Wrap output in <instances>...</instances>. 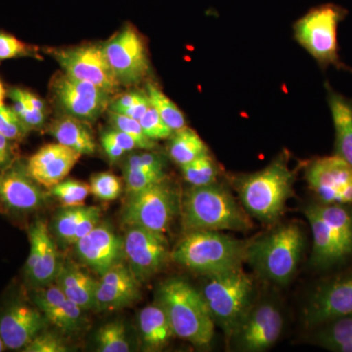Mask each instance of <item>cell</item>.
<instances>
[{"label": "cell", "mask_w": 352, "mask_h": 352, "mask_svg": "<svg viewBox=\"0 0 352 352\" xmlns=\"http://www.w3.org/2000/svg\"><path fill=\"white\" fill-rule=\"evenodd\" d=\"M107 133L126 152L133 151V150L136 149L142 150V147H141L138 141L131 138V135H129V134L124 133V132L111 129L107 131Z\"/></svg>", "instance_id": "46"}, {"label": "cell", "mask_w": 352, "mask_h": 352, "mask_svg": "<svg viewBox=\"0 0 352 352\" xmlns=\"http://www.w3.org/2000/svg\"><path fill=\"white\" fill-rule=\"evenodd\" d=\"M295 173L289 166V156L281 153L263 170L238 180L236 189L245 212L261 221L271 223L279 219L293 195Z\"/></svg>", "instance_id": "3"}, {"label": "cell", "mask_w": 352, "mask_h": 352, "mask_svg": "<svg viewBox=\"0 0 352 352\" xmlns=\"http://www.w3.org/2000/svg\"><path fill=\"white\" fill-rule=\"evenodd\" d=\"M51 94L64 115L85 122H94L110 106L111 94L94 83L58 74L50 85Z\"/></svg>", "instance_id": "10"}, {"label": "cell", "mask_w": 352, "mask_h": 352, "mask_svg": "<svg viewBox=\"0 0 352 352\" xmlns=\"http://www.w3.org/2000/svg\"><path fill=\"white\" fill-rule=\"evenodd\" d=\"M245 208L223 187L214 184L192 186L180 201L185 232L245 231L252 224Z\"/></svg>", "instance_id": "2"}, {"label": "cell", "mask_w": 352, "mask_h": 352, "mask_svg": "<svg viewBox=\"0 0 352 352\" xmlns=\"http://www.w3.org/2000/svg\"><path fill=\"white\" fill-rule=\"evenodd\" d=\"M138 325L146 351H161L175 337L168 314L157 302L147 305L141 310L138 316Z\"/></svg>", "instance_id": "25"}, {"label": "cell", "mask_w": 352, "mask_h": 352, "mask_svg": "<svg viewBox=\"0 0 352 352\" xmlns=\"http://www.w3.org/2000/svg\"><path fill=\"white\" fill-rule=\"evenodd\" d=\"M95 342H96L97 351H131L126 325L122 321H113L102 326L97 331Z\"/></svg>", "instance_id": "31"}, {"label": "cell", "mask_w": 352, "mask_h": 352, "mask_svg": "<svg viewBox=\"0 0 352 352\" xmlns=\"http://www.w3.org/2000/svg\"><path fill=\"white\" fill-rule=\"evenodd\" d=\"M140 282L129 265L120 263L113 266L97 282L96 307L99 311L126 307L140 298Z\"/></svg>", "instance_id": "21"}, {"label": "cell", "mask_w": 352, "mask_h": 352, "mask_svg": "<svg viewBox=\"0 0 352 352\" xmlns=\"http://www.w3.org/2000/svg\"><path fill=\"white\" fill-rule=\"evenodd\" d=\"M102 45L120 85L131 87L144 80L149 72V60L144 41L134 27L124 25Z\"/></svg>", "instance_id": "11"}, {"label": "cell", "mask_w": 352, "mask_h": 352, "mask_svg": "<svg viewBox=\"0 0 352 352\" xmlns=\"http://www.w3.org/2000/svg\"><path fill=\"white\" fill-rule=\"evenodd\" d=\"M11 142L12 141L0 134V170L12 163L13 148Z\"/></svg>", "instance_id": "48"}, {"label": "cell", "mask_w": 352, "mask_h": 352, "mask_svg": "<svg viewBox=\"0 0 352 352\" xmlns=\"http://www.w3.org/2000/svg\"><path fill=\"white\" fill-rule=\"evenodd\" d=\"M127 193L133 194L163 182L166 173L162 170H124Z\"/></svg>", "instance_id": "38"}, {"label": "cell", "mask_w": 352, "mask_h": 352, "mask_svg": "<svg viewBox=\"0 0 352 352\" xmlns=\"http://www.w3.org/2000/svg\"><path fill=\"white\" fill-rule=\"evenodd\" d=\"M329 108L335 127V155L352 168V100L326 85Z\"/></svg>", "instance_id": "23"}, {"label": "cell", "mask_w": 352, "mask_h": 352, "mask_svg": "<svg viewBox=\"0 0 352 352\" xmlns=\"http://www.w3.org/2000/svg\"><path fill=\"white\" fill-rule=\"evenodd\" d=\"M55 282L65 296L83 310L96 307L97 282L88 273L72 263L60 265Z\"/></svg>", "instance_id": "24"}, {"label": "cell", "mask_w": 352, "mask_h": 352, "mask_svg": "<svg viewBox=\"0 0 352 352\" xmlns=\"http://www.w3.org/2000/svg\"><path fill=\"white\" fill-rule=\"evenodd\" d=\"M6 91L2 82H0V106L3 105L4 98H6Z\"/></svg>", "instance_id": "51"}, {"label": "cell", "mask_w": 352, "mask_h": 352, "mask_svg": "<svg viewBox=\"0 0 352 352\" xmlns=\"http://www.w3.org/2000/svg\"><path fill=\"white\" fill-rule=\"evenodd\" d=\"M52 55L64 73L72 78L94 83L111 94L119 89L120 85L108 63L102 44H83L53 50Z\"/></svg>", "instance_id": "13"}, {"label": "cell", "mask_w": 352, "mask_h": 352, "mask_svg": "<svg viewBox=\"0 0 352 352\" xmlns=\"http://www.w3.org/2000/svg\"><path fill=\"white\" fill-rule=\"evenodd\" d=\"M89 186L96 198L105 201L117 200L122 191V182L112 173H99L92 175Z\"/></svg>", "instance_id": "36"}, {"label": "cell", "mask_w": 352, "mask_h": 352, "mask_svg": "<svg viewBox=\"0 0 352 352\" xmlns=\"http://www.w3.org/2000/svg\"><path fill=\"white\" fill-rule=\"evenodd\" d=\"M6 346L4 344L3 340H2L1 337H0V352L6 351Z\"/></svg>", "instance_id": "52"}, {"label": "cell", "mask_w": 352, "mask_h": 352, "mask_svg": "<svg viewBox=\"0 0 352 352\" xmlns=\"http://www.w3.org/2000/svg\"><path fill=\"white\" fill-rule=\"evenodd\" d=\"M168 144V155L170 159L179 166L191 163L203 155L208 154V149L195 131L185 127L170 136Z\"/></svg>", "instance_id": "28"}, {"label": "cell", "mask_w": 352, "mask_h": 352, "mask_svg": "<svg viewBox=\"0 0 352 352\" xmlns=\"http://www.w3.org/2000/svg\"><path fill=\"white\" fill-rule=\"evenodd\" d=\"M352 314V271L324 282L310 296L305 309L309 327Z\"/></svg>", "instance_id": "17"}, {"label": "cell", "mask_w": 352, "mask_h": 352, "mask_svg": "<svg viewBox=\"0 0 352 352\" xmlns=\"http://www.w3.org/2000/svg\"><path fill=\"white\" fill-rule=\"evenodd\" d=\"M157 302L163 307L176 337L198 347L210 346L215 324L200 291L180 277L160 285Z\"/></svg>", "instance_id": "1"}, {"label": "cell", "mask_w": 352, "mask_h": 352, "mask_svg": "<svg viewBox=\"0 0 352 352\" xmlns=\"http://www.w3.org/2000/svg\"><path fill=\"white\" fill-rule=\"evenodd\" d=\"M204 277L201 295L215 325L230 338L252 307L254 281L242 267Z\"/></svg>", "instance_id": "7"}, {"label": "cell", "mask_w": 352, "mask_h": 352, "mask_svg": "<svg viewBox=\"0 0 352 352\" xmlns=\"http://www.w3.org/2000/svg\"><path fill=\"white\" fill-rule=\"evenodd\" d=\"M316 340L324 349L336 352H352V314L319 326Z\"/></svg>", "instance_id": "29"}, {"label": "cell", "mask_w": 352, "mask_h": 352, "mask_svg": "<svg viewBox=\"0 0 352 352\" xmlns=\"http://www.w3.org/2000/svg\"><path fill=\"white\" fill-rule=\"evenodd\" d=\"M139 122H140L146 136L152 140H163V139L170 138L173 134V132L168 129V126L160 117L156 109L153 107L152 104Z\"/></svg>", "instance_id": "40"}, {"label": "cell", "mask_w": 352, "mask_h": 352, "mask_svg": "<svg viewBox=\"0 0 352 352\" xmlns=\"http://www.w3.org/2000/svg\"><path fill=\"white\" fill-rule=\"evenodd\" d=\"M178 212H180L179 199L164 179L148 188L129 194L122 212V223L129 228L143 227L164 234Z\"/></svg>", "instance_id": "9"}, {"label": "cell", "mask_w": 352, "mask_h": 352, "mask_svg": "<svg viewBox=\"0 0 352 352\" xmlns=\"http://www.w3.org/2000/svg\"><path fill=\"white\" fill-rule=\"evenodd\" d=\"M346 15L344 7L323 4L308 11L294 25L296 41L322 68L333 66L352 71L340 61L338 43V28Z\"/></svg>", "instance_id": "8"}, {"label": "cell", "mask_w": 352, "mask_h": 352, "mask_svg": "<svg viewBox=\"0 0 352 352\" xmlns=\"http://www.w3.org/2000/svg\"><path fill=\"white\" fill-rule=\"evenodd\" d=\"M308 187L326 205L352 207V168L342 157H317L305 168Z\"/></svg>", "instance_id": "12"}, {"label": "cell", "mask_w": 352, "mask_h": 352, "mask_svg": "<svg viewBox=\"0 0 352 352\" xmlns=\"http://www.w3.org/2000/svg\"><path fill=\"white\" fill-rule=\"evenodd\" d=\"M109 120L112 129L131 135L141 145L142 150L150 151L156 147V142L146 136L139 120L132 119L122 113L112 112V111H109Z\"/></svg>", "instance_id": "35"}, {"label": "cell", "mask_w": 352, "mask_h": 352, "mask_svg": "<svg viewBox=\"0 0 352 352\" xmlns=\"http://www.w3.org/2000/svg\"><path fill=\"white\" fill-rule=\"evenodd\" d=\"M9 96L13 100V110L17 113L21 120L24 122L25 126H27L29 131L38 129L43 126L44 122H45L46 113L30 107L21 95L20 88L10 89Z\"/></svg>", "instance_id": "37"}, {"label": "cell", "mask_w": 352, "mask_h": 352, "mask_svg": "<svg viewBox=\"0 0 352 352\" xmlns=\"http://www.w3.org/2000/svg\"><path fill=\"white\" fill-rule=\"evenodd\" d=\"M180 168L183 177L192 186H207L217 183L219 168L208 153Z\"/></svg>", "instance_id": "32"}, {"label": "cell", "mask_w": 352, "mask_h": 352, "mask_svg": "<svg viewBox=\"0 0 352 352\" xmlns=\"http://www.w3.org/2000/svg\"><path fill=\"white\" fill-rule=\"evenodd\" d=\"M82 156L60 143H51L32 155L25 166L39 185L50 189L66 178Z\"/></svg>", "instance_id": "20"}, {"label": "cell", "mask_w": 352, "mask_h": 352, "mask_svg": "<svg viewBox=\"0 0 352 352\" xmlns=\"http://www.w3.org/2000/svg\"><path fill=\"white\" fill-rule=\"evenodd\" d=\"M248 244L220 231H194L175 245L170 258L204 276L217 274L242 267Z\"/></svg>", "instance_id": "5"}, {"label": "cell", "mask_w": 352, "mask_h": 352, "mask_svg": "<svg viewBox=\"0 0 352 352\" xmlns=\"http://www.w3.org/2000/svg\"><path fill=\"white\" fill-rule=\"evenodd\" d=\"M46 200L47 196L25 164L15 162L0 170V205L7 212L30 214L43 208Z\"/></svg>", "instance_id": "16"}, {"label": "cell", "mask_w": 352, "mask_h": 352, "mask_svg": "<svg viewBox=\"0 0 352 352\" xmlns=\"http://www.w3.org/2000/svg\"><path fill=\"white\" fill-rule=\"evenodd\" d=\"M146 94L153 107L156 109L160 117L173 133L186 127V120L180 109L159 87L149 83Z\"/></svg>", "instance_id": "30"}, {"label": "cell", "mask_w": 352, "mask_h": 352, "mask_svg": "<svg viewBox=\"0 0 352 352\" xmlns=\"http://www.w3.org/2000/svg\"><path fill=\"white\" fill-rule=\"evenodd\" d=\"M32 51L29 45L15 36L6 32H0V60L29 56L32 54Z\"/></svg>", "instance_id": "43"}, {"label": "cell", "mask_w": 352, "mask_h": 352, "mask_svg": "<svg viewBox=\"0 0 352 352\" xmlns=\"http://www.w3.org/2000/svg\"><path fill=\"white\" fill-rule=\"evenodd\" d=\"M50 324L38 307L14 300L0 310V337L6 349L23 351Z\"/></svg>", "instance_id": "18"}, {"label": "cell", "mask_w": 352, "mask_h": 352, "mask_svg": "<svg viewBox=\"0 0 352 352\" xmlns=\"http://www.w3.org/2000/svg\"><path fill=\"white\" fill-rule=\"evenodd\" d=\"M32 300L50 324L62 332H76L82 327V308L67 298L57 285L36 289Z\"/></svg>", "instance_id": "22"}, {"label": "cell", "mask_w": 352, "mask_h": 352, "mask_svg": "<svg viewBox=\"0 0 352 352\" xmlns=\"http://www.w3.org/2000/svg\"><path fill=\"white\" fill-rule=\"evenodd\" d=\"M74 245L78 258L99 276L122 263L124 256V239L108 224H98Z\"/></svg>", "instance_id": "19"}, {"label": "cell", "mask_w": 352, "mask_h": 352, "mask_svg": "<svg viewBox=\"0 0 352 352\" xmlns=\"http://www.w3.org/2000/svg\"><path fill=\"white\" fill-rule=\"evenodd\" d=\"M89 207V206H88ZM87 206L64 208L55 217L54 233L61 244L72 245L78 224L87 212Z\"/></svg>", "instance_id": "33"}, {"label": "cell", "mask_w": 352, "mask_h": 352, "mask_svg": "<svg viewBox=\"0 0 352 352\" xmlns=\"http://www.w3.org/2000/svg\"><path fill=\"white\" fill-rule=\"evenodd\" d=\"M50 132L58 143L80 154L92 155L96 151L94 136L82 120L64 115L51 124Z\"/></svg>", "instance_id": "26"}, {"label": "cell", "mask_w": 352, "mask_h": 352, "mask_svg": "<svg viewBox=\"0 0 352 352\" xmlns=\"http://www.w3.org/2000/svg\"><path fill=\"white\" fill-rule=\"evenodd\" d=\"M305 237L296 223L276 227L248 244L245 263L259 277L286 285L295 275L305 250Z\"/></svg>", "instance_id": "4"}, {"label": "cell", "mask_w": 352, "mask_h": 352, "mask_svg": "<svg viewBox=\"0 0 352 352\" xmlns=\"http://www.w3.org/2000/svg\"><path fill=\"white\" fill-rule=\"evenodd\" d=\"M68 347L61 338L50 332H41L23 349L24 352H66Z\"/></svg>", "instance_id": "41"}, {"label": "cell", "mask_w": 352, "mask_h": 352, "mask_svg": "<svg viewBox=\"0 0 352 352\" xmlns=\"http://www.w3.org/2000/svg\"><path fill=\"white\" fill-rule=\"evenodd\" d=\"M147 97V94L140 91H131L120 96L119 98L111 102L109 111L116 113H122L126 109L132 107L138 102L142 101Z\"/></svg>", "instance_id": "45"}, {"label": "cell", "mask_w": 352, "mask_h": 352, "mask_svg": "<svg viewBox=\"0 0 352 352\" xmlns=\"http://www.w3.org/2000/svg\"><path fill=\"white\" fill-rule=\"evenodd\" d=\"M312 236L310 263L328 270L352 256V207L315 203L305 210Z\"/></svg>", "instance_id": "6"}, {"label": "cell", "mask_w": 352, "mask_h": 352, "mask_svg": "<svg viewBox=\"0 0 352 352\" xmlns=\"http://www.w3.org/2000/svg\"><path fill=\"white\" fill-rule=\"evenodd\" d=\"M21 95H22L23 98L25 101V103L32 107V109H36V110L41 111V112L45 113L46 106L45 103H44L43 99L39 98L38 96H36V94H32L31 91H28V90L21 89L20 88Z\"/></svg>", "instance_id": "50"}, {"label": "cell", "mask_w": 352, "mask_h": 352, "mask_svg": "<svg viewBox=\"0 0 352 352\" xmlns=\"http://www.w3.org/2000/svg\"><path fill=\"white\" fill-rule=\"evenodd\" d=\"M29 131L13 108L0 106V134L9 140L19 141Z\"/></svg>", "instance_id": "39"}, {"label": "cell", "mask_w": 352, "mask_h": 352, "mask_svg": "<svg viewBox=\"0 0 352 352\" xmlns=\"http://www.w3.org/2000/svg\"><path fill=\"white\" fill-rule=\"evenodd\" d=\"M101 144L105 154L107 155L109 159L113 162L119 161L120 157L124 156L126 153L113 141V139L109 135L107 131L102 134Z\"/></svg>", "instance_id": "47"}, {"label": "cell", "mask_w": 352, "mask_h": 352, "mask_svg": "<svg viewBox=\"0 0 352 352\" xmlns=\"http://www.w3.org/2000/svg\"><path fill=\"white\" fill-rule=\"evenodd\" d=\"M101 219V210L99 208L94 207V206H89L88 207L87 212L82 219V221L78 224V228L74 236L72 245L75 244L78 240L87 236L88 233L91 232L92 230L100 223Z\"/></svg>", "instance_id": "44"}, {"label": "cell", "mask_w": 352, "mask_h": 352, "mask_svg": "<svg viewBox=\"0 0 352 352\" xmlns=\"http://www.w3.org/2000/svg\"><path fill=\"white\" fill-rule=\"evenodd\" d=\"M61 263L59 261V254L56 249L47 227L43 230L41 252L36 267L25 278L28 284L34 289L43 288L50 286L55 281Z\"/></svg>", "instance_id": "27"}, {"label": "cell", "mask_w": 352, "mask_h": 352, "mask_svg": "<svg viewBox=\"0 0 352 352\" xmlns=\"http://www.w3.org/2000/svg\"><path fill=\"white\" fill-rule=\"evenodd\" d=\"M283 326V316L276 305L271 302L252 305L230 339L241 351H265L276 344Z\"/></svg>", "instance_id": "15"}, {"label": "cell", "mask_w": 352, "mask_h": 352, "mask_svg": "<svg viewBox=\"0 0 352 352\" xmlns=\"http://www.w3.org/2000/svg\"><path fill=\"white\" fill-rule=\"evenodd\" d=\"M124 243L127 265L139 282L156 275L170 258V245L164 233L129 227Z\"/></svg>", "instance_id": "14"}, {"label": "cell", "mask_w": 352, "mask_h": 352, "mask_svg": "<svg viewBox=\"0 0 352 352\" xmlns=\"http://www.w3.org/2000/svg\"><path fill=\"white\" fill-rule=\"evenodd\" d=\"M90 193L89 184L75 179L62 180L50 188L51 195L54 196L64 208L85 205Z\"/></svg>", "instance_id": "34"}, {"label": "cell", "mask_w": 352, "mask_h": 352, "mask_svg": "<svg viewBox=\"0 0 352 352\" xmlns=\"http://www.w3.org/2000/svg\"><path fill=\"white\" fill-rule=\"evenodd\" d=\"M151 106V102L149 100V97H146L145 99H143L142 101L138 102L135 105L132 106V107L126 109V111H124L122 115L127 116V117L132 118V119L140 120L142 119L143 116L145 115V113L147 112L148 109Z\"/></svg>", "instance_id": "49"}, {"label": "cell", "mask_w": 352, "mask_h": 352, "mask_svg": "<svg viewBox=\"0 0 352 352\" xmlns=\"http://www.w3.org/2000/svg\"><path fill=\"white\" fill-rule=\"evenodd\" d=\"M166 162L161 155L153 152L133 154L127 159L124 170H144L164 171Z\"/></svg>", "instance_id": "42"}]
</instances>
